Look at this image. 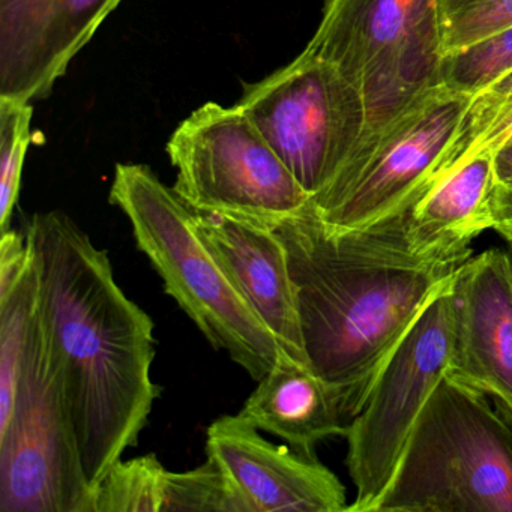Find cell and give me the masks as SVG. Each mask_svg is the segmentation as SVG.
I'll return each instance as SVG.
<instances>
[{
	"label": "cell",
	"instance_id": "cell-1",
	"mask_svg": "<svg viewBox=\"0 0 512 512\" xmlns=\"http://www.w3.org/2000/svg\"><path fill=\"white\" fill-rule=\"evenodd\" d=\"M38 311L92 488L139 442L160 389L155 325L116 283L106 250L62 211L26 227Z\"/></svg>",
	"mask_w": 512,
	"mask_h": 512
},
{
	"label": "cell",
	"instance_id": "cell-2",
	"mask_svg": "<svg viewBox=\"0 0 512 512\" xmlns=\"http://www.w3.org/2000/svg\"><path fill=\"white\" fill-rule=\"evenodd\" d=\"M413 208L332 230L310 203L274 229L286 248L308 365L343 392L353 418L392 350L464 263L412 247Z\"/></svg>",
	"mask_w": 512,
	"mask_h": 512
},
{
	"label": "cell",
	"instance_id": "cell-3",
	"mask_svg": "<svg viewBox=\"0 0 512 512\" xmlns=\"http://www.w3.org/2000/svg\"><path fill=\"white\" fill-rule=\"evenodd\" d=\"M110 203L133 227L167 295L256 382L277 364L280 346L215 259L197 229V214L145 164H118Z\"/></svg>",
	"mask_w": 512,
	"mask_h": 512
},
{
	"label": "cell",
	"instance_id": "cell-4",
	"mask_svg": "<svg viewBox=\"0 0 512 512\" xmlns=\"http://www.w3.org/2000/svg\"><path fill=\"white\" fill-rule=\"evenodd\" d=\"M512 512V430L487 395L443 374L374 512Z\"/></svg>",
	"mask_w": 512,
	"mask_h": 512
},
{
	"label": "cell",
	"instance_id": "cell-5",
	"mask_svg": "<svg viewBox=\"0 0 512 512\" xmlns=\"http://www.w3.org/2000/svg\"><path fill=\"white\" fill-rule=\"evenodd\" d=\"M304 52L358 89L367 139L440 85L439 0H323L322 22Z\"/></svg>",
	"mask_w": 512,
	"mask_h": 512
},
{
	"label": "cell",
	"instance_id": "cell-6",
	"mask_svg": "<svg viewBox=\"0 0 512 512\" xmlns=\"http://www.w3.org/2000/svg\"><path fill=\"white\" fill-rule=\"evenodd\" d=\"M175 193L196 214L277 229L308 208L311 196L239 106L208 103L167 143Z\"/></svg>",
	"mask_w": 512,
	"mask_h": 512
},
{
	"label": "cell",
	"instance_id": "cell-7",
	"mask_svg": "<svg viewBox=\"0 0 512 512\" xmlns=\"http://www.w3.org/2000/svg\"><path fill=\"white\" fill-rule=\"evenodd\" d=\"M0 512H95L38 310L13 410L0 422Z\"/></svg>",
	"mask_w": 512,
	"mask_h": 512
},
{
	"label": "cell",
	"instance_id": "cell-8",
	"mask_svg": "<svg viewBox=\"0 0 512 512\" xmlns=\"http://www.w3.org/2000/svg\"><path fill=\"white\" fill-rule=\"evenodd\" d=\"M470 100L436 86L362 140L337 176L311 197L317 217L332 230L359 229L416 206L427 196Z\"/></svg>",
	"mask_w": 512,
	"mask_h": 512
},
{
	"label": "cell",
	"instance_id": "cell-9",
	"mask_svg": "<svg viewBox=\"0 0 512 512\" xmlns=\"http://www.w3.org/2000/svg\"><path fill=\"white\" fill-rule=\"evenodd\" d=\"M454 278L428 302L392 350L364 407L349 425L344 436L346 466L356 496L347 512H374L391 485L431 392L448 371Z\"/></svg>",
	"mask_w": 512,
	"mask_h": 512
},
{
	"label": "cell",
	"instance_id": "cell-10",
	"mask_svg": "<svg viewBox=\"0 0 512 512\" xmlns=\"http://www.w3.org/2000/svg\"><path fill=\"white\" fill-rule=\"evenodd\" d=\"M236 106L311 197L343 169L367 124L358 89L334 65L305 52L260 82L245 83Z\"/></svg>",
	"mask_w": 512,
	"mask_h": 512
},
{
	"label": "cell",
	"instance_id": "cell-11",
	"mask_svg": "<svg viewBox=\"0 0 512 512\" xmlns=\"http://www.w3.org/2000/svg\"><path fill=\"white\" fill-rule=\"evenodd\" d=\"M206 452L235 482L251 512H347L343 482L316 455L269 442L241 413L215 419Z\"/></svg>",
	"mask_w": 512,
	"mask_h": 512
},
{
	"label": "cell",
	"instance_id": "cell-12",
	"mask_svg": "<svg viewBox=\"0 0 512 512\" xmlns=\"http://www.w3.org/2000/svg\"><path fill=\"white\" fill-rule=\"evenodd\" d=\"M446 374L512 415V277L505 250L467 259L454 278Z\"/></svg>",
	"mask_w": 512,
	"mask_h": 512
},
{
	"label": "cell",
	"instance_id": "cell-13",
	"mask_svg": "<svg viewBox=\"0 0 512 512\" xmlns=\"http://www.w3.org/2000/svg\"><path fill=\"white\" fill-rule=\"evenodd\" d=\"M121 2L0 0V97H47Z\"/></svg>",
	"mask_w": 512,
	"mask_h": 512
},
{
	"label": "cell",
	"instance_id": "cell-14",
	"mask_svg": "<svg viewBox=\"0 0 512 512\" xmlns=\"http://www.w3.org/2000/svg\"><path fill=\"white\" fill-rule=\"evenodd\" d=\"M196 224L239 295L280 349L308 364L286 248L274 230L221 215L197 214Z\"/></svg>",
	"mask_w": 512,
	"mask_h": 512
},
{
	"label": "cell",
	"instance_id": "cell-15",
	"mask_svg": "<svg viewBox=\"0 0 512 512\" xmlns=\"http://www.w3.org/2000/svg\"><path fill=\"white\" fill-rule=\"evenodd\" d=\"M239 413L260 431L307 455H316L317 443L328 437L346 436L353 421L343 392L283 349Z\"/></svg>",
	"mask_w": 512,
	"mask_h": 512
},
{
	"label": "cell",
	"instance_id": "cell-16",
	"mask_svg": "<svg viewBox=\"0 0 512 512\" xmlns=\"http://www.w3.org/2000/svg\"><path fill=\"white\" fill-rule=\"evenodd\" d=\"M494 152L482 149L449 173L412 209L409 239L418 253L466 262L470 245L493 229Z\"/></svg>",
	"mask_w": 512,
	"mask_h": 512
},
{
	"label": "cell",
	"instance_id": "cell-17",
	"mask_svg": "<svg viewBox=\"0 0 512 512\" xmlns=\"http://www.w3.org/2000/svg\"><path fill=\"white\" fill-rule=\"evenodd\" d=\"M161 512H251L220 461L208 460L187 472L167 470Z\"/></svg>",
	"mask_w": 512,
	"mask_h": 512
},
{
	"label": "cell",
	"instance_id": "cell-18",
	"mask_svg": "<svg viewBox=\"0 0 512 512\" xmlns=\"http://www.w3.org/2000/svg\"><path fill=\"white\" fill-rule=\"evenodd\" d=\"M166 472L155 454L119 460L95 487V512H161Z\"/></svg>",
	"mask_w": 512,
	"mask_h": 512
},
{
	"label": "cell",
	"instance_id": "cell-19",
	"mask_svg": "<svg viewBox=\"0 0 512 512\" xmlns=\"http://www.w3.org/2000/svg\"><path fill=\"white\" fill-rule=\"evenodd\" d=\"M512 71V25L469 46L443 53L440 85L475 97Z\"/></svg>",
	"mask_w": 512,
	"mask_h": 512
},
{
	"label": "cell",
	"instance_id": "cell-20",
	"mask_svg": "<svg viewBox=\"0 0 512 512\" xmlns=\"http://www.w3.org/2000/svg\"><path fill=\"white\" fill-rule=\"evenodd\" d=\"M31 103L0 97V230H10L32 142Z\"/></svg>",
	"mask_w": 512,
	"mask_h": 512
},
{
	"label": "cell",
	"instance_id": "cell-21",
	"mask_svg": "<svg viewBox=\"0 0 512 512\" xmlns=\"http://www.w3.org/2000/svg\"><path fill=\"white\" fill-rule=\"evenodd\" d=\"M443 53L512 25V0H439Z\"/></svg>",
	"mask_w": 512,
	"mask_h": 512
},
{
	"label": "cell",
	"instance_id": "cell-22",
	"mask_svg": "<svg viewBox=\"0 0 512 512\" xmlns=\"http://www.w3.org/2000/svg\"><path fill=\"white\" fill-rule=\"evenodd\" d=\"M509 110H512V71L472 97L461 127L472 130Z\"/></svg>",
	"mask_w": 512,
	"mask_h": 512
},
{
	"label": "cell",
	"instance_id": "cell-23",
	"mask_svg": "<svg viewBox=\"0 0 512 512\" xmlns=\"http://www.w3.org/2000/svg\"><path fill=\"white\" fill-rule=\"evenodd\" d=\"M493 230L512 245V182H496L491 197Z\"/></svg>",
	"mask_w": 512,
	"mask_h": 512
},
{
	"label": "cell",
	"instance_id": "cell-24",
	"mask_svg": "<svg viewBox=\"0 0 512 512\" xmlns=\"http://www.w3.org/2000/svg\"><path fill=\"white\" fill-rule=\"evenodd\" d=\"M496 182H512V139L494 149Z\"/></svg>",
	"mask_w": 512,
	"mask_h": 512
},
{
	"label": "cell",
	"instance_id": "cell-25",
	"mask_svg": "<svg viewBox=\"0 0 512 512\" xmlns=\"http://www.w3.org/2000/svg\"><path fill=\"white\" fill-rule=\"evenodd\" d=\"M512 139V125H509L508 128H506L503 133H500L499 136L494 137L491 142H488L487 145L484 146L482 149H491V151H494V149L499 148L502 143H505L506 140ZM482 149H479V151H482ZM478 151V152H479Z\"/></svg>",
	"mask_w": 512,
	"mask_h": 512
},
{
	"label": "cell",
	"instance_id": "cell-26",
	"mask_svg": "<svg viewBox=\"0 0 512 512\" xmlns=\"http://www.w3.org/2000/svg\"><path fill=\"white\" fill-rule=\"evenodd\" d=\"M505 253H506V257H508L509 271H511V277H512V245L508 244V247H506Z\"/></svg>",
	"mask_w": 512,
	"mask_h": 512
},
{
	"label": "cell",
	"instance_id": "cell-27",
	"mask_svg": "<svg viewBox=\"0 0 512 512\" xmlns=\"http://www.w3.org/2000/svg\"><path fill=\"white\" fill-rule=\"evenodd\" d=\"M494 406H496V404H494ZM497 409H499V407H497ZM499 410H500V413H502V415L505 416L506 422H508L509 427H511V430H512V415H511V413L505 412V410H502V409H499Z\"/></svg>",
	"mask_w": 512,
	"mask_h": 512
}]
</instances>
